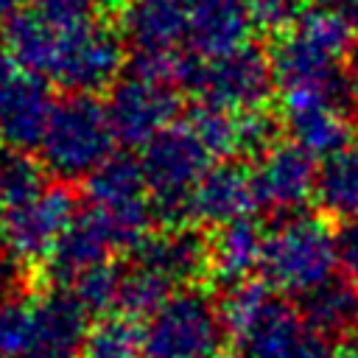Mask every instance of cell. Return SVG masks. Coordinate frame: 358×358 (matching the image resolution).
Instances as JSON below:
<instances>
[{
	"label": "cell",
	"mask_w": 358,
	"mask_h": 358,
	"mask_svg": "<svg viewBox=\"0 0 358 358\" xmlns=\"http://www.w3.org/2000/svg\"><path fill=\"white\" fill-rule=\"evenodd\" d=\"M274 87L271 56L257 42H243L218 56L190 53L179 78V90L229 112L266 106Z\"/></svg>",
	"instance_id": "4"
},
{
	"label": "cell",
	"mask_w": 358,
	"mask_h": 358,
	"mask_svg": "<svg viewBox=\"0 0 358 358\" xmlns=\"http://www.w3.org/2000/svg\"><path fill=\"white\" fill-rule=\"evenodd\" d=\"M53 98L39 76H20L0 101V143L17 148H36L48 129Z\"/></svg>",
	"instance_id": "17"
},
{
	"label": "cell",
	"mask_w": 358,
	"mask_h": 358,
	"mask_svg": "<svg viewBox=\"0 0 358 358\" xmlns=\"http://www.w3.org/2000/svg\"><path fill=\"white\" fill-rule=\"evenodd\" d=\"M190 0H129L117 14L131 56L179 53L187 45Z\"/></svg>",
	"instance_id": "11"
},
{
	"label": "cell",
	"mask_w": 358,
	"mask_h": 358,
	"mask_svg": "<svg viewBox=\"0 0 358 358\" xmlns=\"http://www.w3.org/2000/svg\"><path fill=\"white\" fill-rule=\"evenodd\" d=\"M255 207L257 199L252 187V171H246L241 162L224 159L218 165H210L207 173L193 187L187 218L193 224L215 229L229 221L246 218Z\"/></svg>",
	"instance_id": "12"
},
{
	"label": "cell",
	"mask_w": 358,
	"mask_h": 358,
	"mask_svg": "<svg viewBox=\"0 0 358 358\" xmlns=\"http://www.w3.org/2000/svg\"><path fill=\"white\" fill-rule=\"evenodd\" d=\"M76 218V190L56 179L39 196L0 210V246L20 263H42Z\"/></svg>",
	"instance_id": "7"
},
{
	"label": "cell",
	"mask_w": 358,
	"mask_h": 358,
	"mask_svg": "<svg viewBox=\"0 0 358 358\" xmlns=\"http://www.w3.org/2000/svg\"><path fill=\"white\" fill-rule=\"evenodd\" d=\"M112 252H117V241L112 235V227L103 218V213L90 204V210L76 213L70 227L62 232L56 249L48 257L45 274L56 285L67 288L87 268L109 260Z\"/></svg>",
	"instance_id": "15"
},
{
	"label": "cell",
	"mask_w": 358,
	"mask_h": 358,
	"mask_svg": "<svg viewBox=\"0 0 358 358\" xmlns=\"http://www.w3.org/2000/svg\"><path fill=\"white\" fill-rule=\"evenodd\" d=\"M81 358H143V336L134 319L115 313L90 327Z\"/></svg>",
	"instance_id": "26"
},
{
	"label": "cell",
	"mask_w": 358,
	"mask_h": 358,
	"mask_svg": "<svg viewBox=\"0 0 358 358\" xmlns=\"http://www.w3.org/2000/svg\"><path fill=\"white\" fill-rule=\"evenodd\" d=\"M227 333L241 344L243 358H330L324 338L299 310L274 294L268 282L241 280L221 296Z\"/></svg>",
	"instance_id": "1"
},
{
	"label": "cell",
	"mask_w": 358,
	"mask_h": 358,
	"mask_svg": "<svg viewBox=\"0 0 358 358\" xmlns=\"http://www.w3.org/2000/svg\"><path fill=\"white\" fill-rule=\"evenodd\" d=\"M84 193L98 210H123L148 201L143 162L131 154L115 151L84 179Z\"/></svg>",
	"instance_id": "21"
},
{
	"label": "cell",
	"mask_w": 358,
	"mask_h": 358,
	"mask_svg": "<svg viewBox=\"0 0 358 358\" xmlns=\"http://www.w3.org/2000/svg\"><path fill=\"white\" fill-rule=\"evenodd\" d=\"M266 229L252 218H238L224 227H215L210 238V277L227 285L249 280L263 263Z\"/></svg>",
	"instance_id": "18"
},
{
	"label": "cell",
	"mask_w": 358,
	"mask_h": 358,
	"mask_svg": "<svg viewBox=\"0 0 358 358\" xmlns=\"http://www.w3.org/2000/svg\"><path fill=\"white\" fill-rule=\"evenodd\" d=\"M282 123L296 145L313 157H327L350 143V115L324 101H282Z\"/></svg>",
	"instance_id": "19"
},
{
	"label": "cell",
	"mask_w": 358,
	"mask_h": 358,
	"mask_svg": "<svg viewBox=\"0 0 358 358\" xmlns=\"http://www.w3.org/2000/svg\"><path fill=\"white\" fill-rule=\"evenodd\" d=\"M25 0H0V25H6L17 11H22Z\"/></svg>",
	"instance_id": "38"
},
{
	"label": "cell",
	"mask_w": 358,
	"mask_h": 358,
	"mask_svg": "<svg viewBox=\"0 0 358 358\" xmlns=\"http://www.w3.org/2000/svg\"><path fill=\"white\" fill-rule=\"evenodd\" d=\"M344 70H347V78H350V84H352V90H355V98H358V36H355V42H352L350 50H347Z\"/></svg>",
	"instance_id": "36"
},
{
	"label": "cell",
	"mask_w": 358,
	"mask_h": 358,
	"mask_svg": "<svg viewBox=\"0 0 358 358\" xmlns=\"http://www.w3.org/2000/svg\"><path fill=\"white\" fill-rule=\"evenodd\" d=\"M316 171L319 168L310 151H305L294 140H280L274 148L255 159L252 187L257 207L274 215H288L299 210L316 190Z\"/></svg>",
	"instance_id": "10"
},
{
	"label": "cell",
	"mask_w": 358,
	"mask_h": 358,
	"mask_svg": "<svg viewBox=\"0 0 358 358\" xmlns=\"http://www.w3.org/2000/svg\"><path fill=\"white\" fill-rule=\"evenodd\" d=\"M285 123L266 106L235 112V157L257 159L280 143Z\"/></svg>",
	"instance_id": "28"
},
{
	"label": "cell",
	"mask_w": 358,
	"mask_h": 358,
	"mask_svg": "<svg viewBox=\"0 0 358 358\" xmlns=\"http://www.w3.org/2000/svg\"><path fill=\"white\" fill-rule=\"evenodd\" d=\"M34 347V296L20 294L0 305V358H28Z\"/></svg>",
	"instance_id": "30"
},
{
	"label": "cell",
	"mask_w": 358,
	"mask_h": 358,
	"mask_svg": "<svg viewBox=\"0 0 358 358\" xmlns=\"http://www.w3.org/2000/svg\"><path fill=\"white\" fill-rule=\"evenodd\" d=\"M210 159L213 154L204 148V143L193 134V129L185 120L171 123L143 145L140 162L157 221H162L165 227H179L190 221V193L207 173Z\"/></svg>",
	"instance_id": "5"
},
{
	"label": "cell",
	"mask_w": 358,
	"mask_h": 358,
	"mask_svg": "<svg viewBox=\"0 0 358 358\" xmlns=\"http://www.w3.org/2000/svg\"><path fill=\"white\" fill-rule=\"evenodd\" d=\"M338 266L336 235L324 218L308 213H288L266 232L260 271L266 282L291 296H305L333 277Z\"/></svg>",
	"instance_id": "3"
},
{
	"label": "cell",
	"mask_w": 358,
	"mask_h": 358,
	"mask_svg": "<svg viewBox=\"0 0 358 358\" xmlns=\"http://www.w3.org/2000/svg\"><path fill=\"white\" fill-rule=\"evenodd\" d=\"M123 34H117L103 20L64 28L62 48L50 70V81L67 92L109 90L123 67Z\"/></svg>",
	"instance_id": "8"
},
{
	"label": "cell",
	"mask_w": 358,
	"mask_h": 358,
	"mask_svg": "<svg viewBox=\"0 0 358 358\" xmlns=\"http://www.w3.org/2000/svg\"><path fill=\"white\" fill-rule=\"evenodd\" d=\"M249 8L260 28L280 34L299 20V14L305 11V0H249Z\"/></svg>",
	"instance_id": "32"
},
{
	"label": "cell",
	"mask_w": 358,
	"mask_h": 358,
	"mask_svg": "<svg viewBox=\"0 0 358 358\" xmlns=\"http://www.w3.org/2000/svg\"><path fill=\"white\" fill-rule=\"evenodd\" d=\"M299 310L330 341L358 333V288L347 277H330L299 296Z\"/></svg>",
	"instance_id": "22"
},
{
	"label": "cell",
	"mask_w": 358,
	"mask_h": 358,
	"mask_svg": "<svg viewBox=\"0 0 358 358\" xmlns=\"http://www.w3.org/2000/svg\"><path fill=\"white\" fill-rule=\"evenodd\" d=\"M48 168L31 148L0 143V210H11L48 187Z\"/></svg>",
	"instance_id": "24"
},
{
	"label": "cell",
	"mask_w": 358,
	"mask_h": 358,
	"mask_svg": "<svg viewBox=\"0 0 358 358\" xmlns=\"http://www.w3.org/2000/svg\"><path fill=\"white\" fill-rule=\"evenodd\" d=\"M62 34L64 28L48 22L34 8H25L3 25V45L25 73L50 78V70L62 48Z\"/></svg>",
	"instance_id": "20"
},
{
	"label": "cell",
	"mask_w": 358,
	"mask_h": 358,
	"mask_svg": "<svg viewBox=\"0 0 358 358\" xmlns=\"http://www.w3.org/2000/svg\"><path fill=\"white\" fill-rule=\"evenodd\" d=\"M173 294H176V285L171 280H165L162 274H157V271L134 263L131 268L123 271L117 313H123L129 319H148Z\"/></svg>",
	"instance_id": "25"
},
{
	"label": "cell",
	"mask_w": 358,
	"mask_h": 358,
	"mask_svg": "<svg viewBox=\"0 0 358 358\" xmlns=\"http://www.w3.org/2000/svg\"><path fill=\"white\" fill-rule=\"evenodd\" d=\"M123 271L117 263L103 260L92 268H87L84 274H78L67 288L76 294V299L87 308L90 316H112V310H117L120 305V282H123Z\"/></svg>",
	"instance_id": "27"
},
{
	"label": "cell",
	"mask_w": 358,
	"mask_h": 358,
	"mask_svg": "<svg viewBox=\"0 0 358 358\" xmlns=\"http://www.w3.org/2000/svg\"><path fill=\"white\" fill-rule=\"evenodd\" d=\"M330 358H358V333L350 336V338H344V341L333 350Z\"/></svg>",
	"instance_id": "37"
},
{
	"label": "cell",
	"mask_w": 358,
	"mask_h": 358,
	"mask_svg": "<svg viewBox=\"0 0 358 358\" xmlns=\"http://www.w3.org/2000/svg\"><path fill=\"white\" fill-rule=\"evenodd\" d=\"M313 199L327 218H358V143L322 157L316 171Z\"/></svg>",
	"instance_id": "23"
},
{
	"label": "cell",
	"mask_w": 358,
	"mask_h": 358,
	"mask_svg": "<svg viewBox=\"0 0 358 358\" xmlns=\"http://www.w3.org/2000/svg\"><path fill=\"white\" fill-rule=\"evenodd\" d=\"M218 358H224V355H218ZM241 358H243V355H241Z\"/></svg>",
	"instance_id": "39"
},
{
	"label": "cell",
	"mask_w": 358,
	"mask_h": 358,
	"mask_svg": "<svg viewBox=\"0 0 358 358\" xmlns=\"http://www.w3.org/2000/svg\"><path fill=\"white\" fill-rule=\"evenodd\" d=\"M90 333V313L70 288L34 296V347L28 358H76Z\"/></svg>",
	"instance_id": "13"
},
{
	"label": "cell",
	"mask_w": 358,
	"mask_h": 358,
	"mask_svg": "<svg viewBox=\"0 0 358 358\" xmlns=\"http://www.w3.org/2000/svg\"><path fill=\"white\" fill-rule=\"evenodd\" d=\"M131 257L137 266L162 274L176 288H187L201 280V274H210V238L187 224L165 227L159 232H148Z\"/></svg>",
	"instance_id": "14"
},
{
	"label": "cell",
	"mask_w": 358,
	"mask_h": 358,
	"mask_svg": "<svg viewBox=\"0 0 358 358\" xmlns=\"http://www.w3.org/2000/svg\"><path fill=\"white\" fill-rule=\"evenodd\" d=\"M20 294H25V263L11 257L8 252H0V305Z\"/></svg>",
	"instance_id": "34"
},
{
	"label": "cell",
	"mask_w": 358,
	"mask_h": 358,
	"mask_svg": "<svg viewBox=\"0 0 358 358\" xmlns=\"http://www.w3.org/2000/svg\"><path fill=\"white\" fill-rule=\"evenodd\" d=\"M255 25L249 0H190L187 48L196 56H218L249 42Z\"/></svg>",
	"instance_id": "16"
},
{
	"label": "cell",
	"mask_w": 358,
	"mask_h": 358,
	"mask_svg": "<svg viewBox=\"0 0 358 358\" xmlns=\"http://www.w3.org/2000/svg\"><path fill=\"white\" fill-rule=\"evenodd\" d=\"M17 62H14V56L8 53V48L6 45H0V101L6 98V92L14 87V81L20 78V73H17Z\"/></svg>",
	"instance_id": "35"
},
{
	"label": "cell",
	"mask_w": 358,
	"mask_h": 358,
	"mask_svg": "<svg viewBox=\"0 0 358 358\" xmlns=\"http://www.w3.org/2000/svg\"><path fill=\"white\" fill-rule=\"evenodd\" d=\"M140 336L143 358H218L229 333L221 305L187 285L145 319Z\"/></svg>",
	"instance_id": "6"
},
{
	"label": "cell",
	"mask_w": 358,
	"mask_h": 358,
	"mask_svg": "<svg viewBox=\"0 0 358 358\" xmlns=\"http://www.w3.org/2000/svg\"><path fill=\"white\" fill-rule=\"evenodd\" d=\"M103 106L117 143L143 148L179 115V87L129 70L109 87Z\"/></svg>",
	"instance_id": "9"
},
{
	"label": "cell",
	"mask_w": 358,
	"mask_h": 358,
	"mask_svg": "<svg viewBox=\"0 0 358 358\" xmlns=\"http://www.w3.org/2000/svg\"><path fill=\"white\" fill-rule=\"evenodd\" d=\"M115 143L117 137L106 106L95 101L92 92H67L53 103L39 143V157L56 179L84 182L106 157L115 154Z\"/></svg>",
	"instance_id": "2"
},
{
	"label": "cell",
	"mask_w": 358,
	"mask_h": 358,
	"mask_svg": "<svg viewBox=\"0 0 358 358\" xmlns=\"http://www.w3.org/2000/svg\"><path fill=\"white\" fill-rule=\"evenodd\" d=\"M31 8L59 28H76L95 22L103 11L101 0H28Z\"/></svg>",
	"instance_id": "31"
},
{
	"label": "cell",
	"mask_w": 358,
	"mask_h": 358,
	"mask_svg": "<svg viewBox=\"0 0 358 358\" xmlns=\"http://www.w3.org/2000/svg\"><path fill=\"white\" fill-rule=\"evenodd\" d=\"M336 249H338L341 277H347L358 288V218L341 221V227L336 232Z\"/></svg>",
	"instance_id": "33"
},
{
	"label": "cell",
	"mask_w": 358,
	"mask_h": 358,
	"mask_svg": "<svg viewBox=\"0 0 358 358\" xmlns=\"http://www.w3.org/2000/svg\"><path fill=\"white\" fill-rule=\"evenodd\" d=\"M185 123L213 157H235V112L196 101V106L185 115Z\"/></svg>",
	"instance_id": "29"
}]
</instances>
